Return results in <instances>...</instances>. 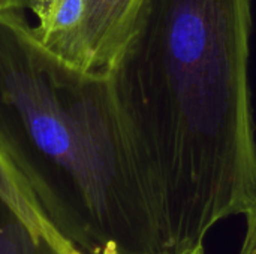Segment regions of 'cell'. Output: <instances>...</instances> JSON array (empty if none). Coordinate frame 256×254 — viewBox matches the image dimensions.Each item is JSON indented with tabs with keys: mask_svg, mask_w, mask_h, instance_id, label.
I'll use <instances>...</instances> for the list:
<instances>
[{
	"mask_svg": "<svg viewBox=\"0 0 256 254\" xmlns=\"http://www.w3.org/2000/svg\"><path fill=\"white\" fill-rule=\"evenodd\" d=\"M250 0H140L106 70L166 254H206L256 196Z\"/></svg>",
	"mask_w": 256,
	"mask_h": 254,
	"instance_id": "6da1fadb",
	"label": "cell"
},
{
	"mask_svg": "<svg viewBox=\"0 0 256 254\" xmlns=\"http://www.w3.org/2000/svg\"><path fill=\"white\" fill-rule=\"evenodd\" d=\"M0 147L81 254H166L110 73L46 51L0 12Z\"/></svg>",
	"mask_w": 256,
	"mask_h": 254,
	"instance_id": "7a4b0ae2",
	"label": "cell"
},
{
	"mask_svg": "<svg viewBox=\"0 0 256 254\" xmlns=\"http://www.w3.org/2000/svg\"><path fill=\"white\" fill-rule=\"evenodd\" d=\"M82 70H108L118 57L140 0H86Z\"/></svg>",
	"mask_w": 256,
	"mask_h": 254,
	"instance_id": "3957f363",
	"label": "cell"
},
{
	"mask_svg": "<svg viewBox=\"0 0 256 254\" xmlns=\"http://www.w3.org/2000/svg\"><path fill=\"white\" fill-rule=\"evenodd\" d=\"M27 9L36 18L32 31L38 42L64 63L82 69V30L87 1L30 0Z\"/></svg>",
	"mask_w": 256,
	"mask_h": 254,
	"instance_id": "277c9868",
	"label": "cell"
},
{
	"mask_svg": "<svg viewBox=\"0 0 256 254\" xmlns=\"http://www.w3.org/2000/svg\"><path fill=\"white\" fill-rule=\"evenodd\" d=\"M74 247L15 216L3 205L0 217V254H64Z\"/></svg>",
	"mask_w": 256,
	"mask_h": 254,
	"instance_id": "5b68a950",
	"label": "cell"
},
{
	"mask_svg": "<svg viewBox=\"0 0 256 254\" xmlns=\"http://www.w3.org/2000/svg\"><path fill=\"white\" fill-rule=\"evenodd\" d=\"M246 217V235L238 254H256V196Z\"/></svg>",
	"mask_w": 256,
	"mask_h": 254,
	"instance_id": "8992f818",
	"label": "cell"
},
{
	"mask_svg": "<svg viewBox=\"0 0 256 254\" xmlns=\"http://www.w3.org/2000/svg\"><path fill=\"white\" fill-rule=\"evenodd\" d=\"M30 0H0V12L6 10H26Z\"/></svg>",
	"mask_w": 256,
	"mask_h": 254,
	"instance_id": "52a82bcc",
	"label": "cell"
},
{
	"mask_svg": "<svg viewBox=\"0 0 256 254\" xmlns=\"http://www.w3.org/2000/svg\"><path fill=\"white\" fill-rule=\"evenodd\" d=\"M64 254H81V253H80V252H78L76 249H74V247H70L69 250H66V253H64Z\"/></svg>",
	"mask_w": 256,
	"mask_h": 254,
	"instance_id": "ba28073f",
	"label": "cell"
}]
</instances>
